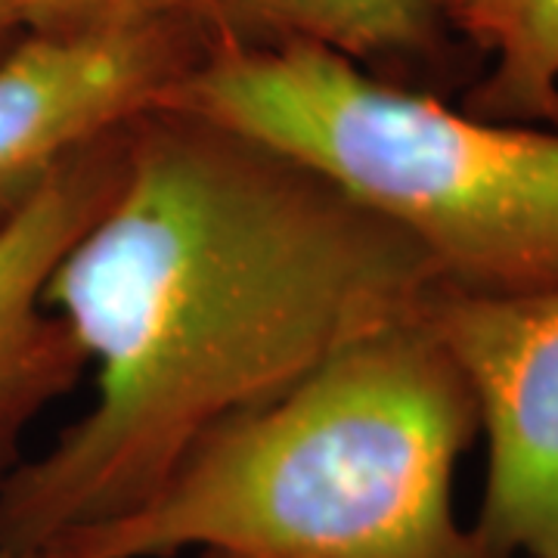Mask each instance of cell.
Wrapping results in <instances>:
<instances>
[{
    "label": "cell",
    "mask_w": 558,
    "mask_h": 558,
    "mask_svg": "<svg viewBox=\"0 0 558 558\" xmlns=\"http://www.w3.org/2000/svg\"><path fill=\"white\" fill-rule=\"evenodd\" d=\"M444 286L416 242L295 161L149 109L47 286L94 400L3 478L0 539L40 558L137 509L220 425Z\"/></svg>",
    "instance_id": "1"
},
{
    "label": "cell",
    "mask_w": 558,
    "mask_h": 558,
    "mask_svg": "<svg viewBox=\"0 0 558 558\" xmlns=\"http://www.w3.org/2000/svg\"><path fill=\"white\" fill-rule=\"evenodd\" d=\"M475 435L422 314L220 425L137 509L40 558H478L453 509Z\"/></svg>",
    "instance_id": "2"
},
{
    "label": "cell",
    "mask_w": 558,
    "mask_h": 558,
    "mask_svg": "<svg viewBox=\"0 0 558 558\" xmlns=\"http://www.w3.org/2000/svg\"><path fill=\"white\" fill-rule=\"evenodd\" d=\"M161 106L295 161L395 227L450 289L558 286V131L459 112L317 44H218Z\"/></svg>",
    "instance_id": "3"
},
{
    "label": "cell",
    "mask_w": 558,
    "mask_h": 558,
    "mask_svg": "<svg viewBox=\"0 0 558 558\" xmlns=\"http://www.w3.org/2000/svg\"><path fill=\"white\" fill-rule=\"evenodd\" d=\"M425 323L472 391L487 440L478 558H558V286L478 295L444 286Z\"/></svg>",
    "instance_id": "4"
},
{
    "label": "cell",
    "mask_w": 558,
    "mask_h": 558,
    "mask_svg": "<svg viewBox=\"0 0 558 558\" xmlns=\"http://www.w3.org/2000/svg\"><path fill=\"white\" fill-rule=\"evenodd\" d=\"M208 50L183 3L75 32H22L0 53V223L65 161L161 106Z\"/></svg>",
    "instance_id": "5"
},
{
    "label": "cell",
    "mask_w": 558,
    "mask_h": 558,
    "mask_svg": "<svg viewBox=\"0 0 558 558\" xmlns=\"http://www.w3.org/2000/svg\"><path fill=\"white\" fill-rule=\"evenodd\" d=\"M128 128L65 161L0 223V462L84 366L78 344L47 304V286L119 178Z\"/></svg>",
    "instance_id": "6"
},
{
    "label": "cell",
    "mask_w": 558,
    "mask_h": 558,
    "mask_svg": "<svg viewBox=\"0 0 558 558\" xmlns=\"http://www.w3.org/2000/svg\"><path fill=\"white\" fill-rule=\"evenodd\" d=\"M211 44H317L357 62L428 53L440 25L418 0H180Z\"/></svg>",
    "instance_id": "7"
},
{
    "label": "cell",
    "mask_w": 558,
    "mask_h": 558,
    "mask_svg": "<svg viewBox=\"0 0 558 558\" xmlns=\"http://www.w3.org/2000/svg\"><path fill=\"white\" fill-rule=\"evenodd\" d=\"M481 119L549 121L558 128V0H519L494 65L469 94Z\"/></svg>",
    "instance_id": "8"
},
{
    "label": "cell",
    "mask_w": 558,
    "mask_h": 558,
    "mask_svg": "<svg viewBox=\"0 0 558 558\" xmlns=\"http://www.w3.org/2000/svg\"><path fill=\"white\" fill-rule=\"evenodd\" d=\"M22 32H75L102 22L128 20L180 0H13Z\"/></svg>",
    "instance_id": "9"
},
{
    "label": "cell",
    "mask_w": 558,
    "mask_h": 558,
    "mask_svg": "<svg viewBox=\"0 0 558 558\" xmlns=\"http://www.w3.org/2000/svg\"><path fill=\"white\" fill-rule=\"evenodd\" d=\"M440 25H453L484 53H494L519 0H422Z\"/></svg>",
    "instance_id": "10"
},
{
    "label": "cell",
    "mask_w": 558,
    "mask_h": 558,
    "mask_svg": "<svg viewBox=\"0 0 558 558\" xmlns=\"http://www.w3.org/2000/svg\"><path fill=\"white\" fill-rule=\"evenodd\" d=\"M22 35L20 13L13 0H0V53Z\"/></svg>",
    "instance_id": "11"
},
{
    "label": "cell",
    "mask_w": 558,
    "mask_h": 558,
    "mask_svg": "<svg viewBox=\"0 0 558 558\" xmlns=\"http://www.w3.org/2000/svg\"><path fill=\"white\" fill-rule=\"evenodd\" d=\"M0 558H32V556H22V553H16V549H10L3 539H0Z\"/></svg>",
    "instance_id": "12"
},
{
    "label": "cell",
    "mask_w": 558,
    "mask_h": 558,
    "mask_svg": "<svg viewBox=\"0 0 558 558\" xmlns=\"http://www.w3.org/2000/svg\"><path fill=\"white\" fill-rule=\"evenodd\" d=\"M193 558H215V556H193Z\"/></svg>",
    "instance_id": "13"
},
{
    "label": "cell",
    "mask_w": 558,
    "mask_h": 558,
    "mask_svg": "<svg viewBox=\"0 0 558 558\" xmlns=\"http://www.w3.org/2000/svg\"><path fill=\"white\" fill-rule=\"evenodd\" d=\"M418 3H422V0H418ZM422 7H425V3H422ZM425 10H428V7H425Z\"/></svg>",
    "instance_id": "14"
}]
</instances>
